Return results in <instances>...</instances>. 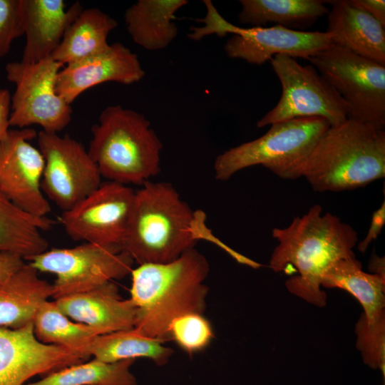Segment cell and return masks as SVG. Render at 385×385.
<instances>
[{"mask_svg":"<svg viewBox=\"0 0 385 385\" xmlns=\"http://www.w3.org/2000/svg\"><path fill=\"white\" fill-rule=\"evenodd\" d=\"M34 332L42 343L53 344L74 351L85 359L93 339L99 335L86 324L72 322L55 302H44L34 319Z\"/></svg>","mask_w":385,"mask_h":385,"instance_id":"obj_27","label":"cell"},{"mask_svg":"<svg viewBox=\"0 0 385 385\" xmlns=\"http://www.w3.org/2000/svg\"><path fill=\"white\" fill-rule=\"evenodd\" d=\"M26 260L38 272L56 276L51 296L55 300L123 278L131 272L134 262L119 247L91 242L46 250Z\"/></svg>","mask_w":385,"mask_h":385,"instance_id":"obj_8","label":"cell"},{"mask_svg":"<svg viewBox=\"0 0 385 385\" xmlns=\"http://www.w3.org/2000/svg\"><path fill=\"white\" fill-rule=\"evenodd\" d=\"M321 286L350 293L362 306L368 322L385 314V277L364 272L356 257L335 262L323 274Z\"/></svg>","mask_w":385,"mask_h":385,"instance_id":"obj_23","label":"cell"},{"mask_svg":"<svg viewBox=\"0 0 385 385\" xmlns=\"http://www.w3.org/2000/svg\"><path fill=\"white\" fill-rule=\"evenodd\" d=\"M369 270L370 273L385 277L384 257L373 254L369 262Z\"/></svg>","mask_w":385,"mask_h":385,"instance_id":"obj_36","label":"cell"},{"mask_svg":"<svg viewBox=\"0 0 385 385\" xmlns=\"http://www.w3.org/2000/svg\"><path fill=\"white\" fill-rule=\"evenodd\" d=\"M385 224V202L376 210L371 216V224L365 237L357 243V249L364 252L370 244L375 240L381 233Z\"/></svg>","mask_w":385,"mask_h":385,"instance_id":"obj_32","label":"cell"},{"mask_svg":"<svg viewBox=\"0 0 385 385\" xmlns=\"http://www.w3.org/2000/svg\"><path fill=\"white\" fill-rule=\"evenodd\" d=\"M11 95L6 88H0V144L6 138L10 130Z\"/></svg>","mask_w":385,"mask_h":385,"instance_id":"obj_34","label":"cell"},{"mask_svg":"<svg viewBox=\"0 0 385 385\" xmlns=\"http://www.w3.org/2000/svg\"><path fill=\"white\" fill-rule=\"evenodd\" d=\"M163 343L160 339L142 335L133 328L98 335L88 346L86 354L108 363L144 357L158 366H163L173 354V350Z\"/></svg>","mask_w":385,"mask_h":385,"instance_id":"obj_26","label":"cell"},{"mask_svg":"<svg viewBox=\"0 0 385 385\" xmlns=\"http://www.w3.org/2000/svg\"><path fill=\"white\" fill-rule=\"evenodd\" d=\"M168 335L189 354L203 350L214 337L210 322L199 313H188L174 319L168 327Z\"/></svg>","mask_w":385,"mask_h":385,"instance_id":"obj_29","label":"cell"},{"mask_svg":"<svg viewBox=\"0 0 385 385\" xmlns=\"http://www.w3.org/2000/svg\"><path fill=\"white\" fill-rule=\"evenodd\" d=\"M85 360L74 351L40 342L34 323L19 329L0 327V385H25L36 375H48Z\"/></svg>","mask_w":385,"mask_h":385,"instance_id":"obj_15","label":"cell"},{"mask_svg":"<svg viewBox=\"0 0 385 385\" xmlns=\"http://www.w3.org/2000/svg\"><path fill=\"white\" fill-rule=\"evenodd\" d=\"M327 2L332 9L326 31L333 43L385 66V26L350 0Z\"/></svg>","mask_w":385,"mask_h":385,"instance_id":"obj_19","label":"cell"},{"mask_svg":"<svg viewBox=\"0 0 385 385\" xmlns=\"http://www.w3.org/2000/svg\"><path fill=\"white\" fill-rule=\"evenodd\" d=\"M24 259L21 255L11 252L0 255V284L24 265Z\"/></svg>","mask_w":385,"mask_h":385,"instance_id":"obj_33","label":"cell"},{"mask_svg":"<svg viewBox=\"0 0 385 385\" xmlns=\"http://www.w3.org/2000/svg\"><path fill=\"white\" fill-rule=\"evenodd\" d=\"M145 70L136 53L120 42L105 51L64 66L56 81L57 93L71 104L82 93L106 82L130 85L140 81Z\"/></svg>","mask_w":385,"mask_h":385,"instance_id":"obj_16","label":"cell"},{"mask_svg":"<svg viewBox=\"0 0 385 385\" xmlns=\"http://www.w3.org/2000/svg\"><path fill=\"white\" fill-rule=\"evenodd\" d=\"M205 217L202 210L193 211L183 201L170 183L147 180L135 192L122 250L140 265L167 263L204 239L235 257L236 251L212 235Z\"/></svg>","mask_w":385,"mask_h":385,"instance_id":"obj_2","label":"cell"},{"mask_svg":"<svg viewBox=\"0 0 385 385\" xmlns=\"http://www.w3.org/2000/svg\"><path fill=\"white\" fill-rule=\"evenodd\" d=\"M135 359L105 362L97 359L53 371L25 385H136L130 368Z\"/></svg>","mask_w":385,"mask_h":385,"instance_id":"obj_28","label":"cell"},{"mask_svg":"<svg viewBox=\"0 0 385 385\" xmlns=\"http://www.w3.org/2000/svg\"><path fill=\"white\" fill-rule=\"evenodd\" d=\"M117 26L115 19L101 10L83 9L51 57L64 66L102 52L109 47L108 36Z\"/></svg>","mask_w":385,"mask_h":385,"instance_id":"obj_22","label":"cell"},{"mask_svg":"<svg viewBox=\"0 0 385 385\" xmlns=\"http://www.w3.org/2000/svg\"><path fill=\"white\" fill-rule=\"evenodd\" d=\"M239 22L250 27L274 24L301 31L327 15L329 8L320 0H240Z\"/></svg>","mask_w":385,"mask_h":385,"instance_id":"obj_24","label":"cell"},{"mask_svg":"<svg viewBox=\"0 0 385 385\" xmlns=\"http://www.w3.org/2000/svg\"><path fill=\"white\" fill-rule=\"evenodd\" d=\"M232 34L225 43L227 56L251 64L261 65L274 56L284 55L306 60L330 46L332 34L327 31H304L282 26L230 28Z\"/></svg>","mask_w":385,"mask_h":385,"instance_id":"obj_14","label":"cell"},{"mask_svg":"<svg viewBox=\"0 0 385 385\" xmlns=\"http://www.w3.org/2000/svg\"><path fill=\"white\" fill-rule=\"evenodd\" d=\"M26 43L21 61L34 63L50 58L65 32L83 9L76 1L66 9L63 0H21Z\"/></svg>","mask_w":385,"mask_h":385,"instance_id":"obj_18","label":"cell"},{"mask_svg":"<svg viewBox=\"0 0 385 385\" xmlns=\"http://www.w3.org/2000/svg\"><path fill=\"white\" fill-rule=\"evenodd\" d=\"M24 265L0 284V327L19 329L34 323L39 307L52 296L53 285Z\"/></svg>","mask_w":385,"mask_h":385,"instance_id":"obj_20","label":"cell"},{"mask_svg":"<svg viewBox=\"0 0 385 385\" xmlns=\"http://www.w3.org/2000/svg\"><path fill=\"white\" fill-rule=\"evenodd\" d=\"M384 176L385 130L350 118L324 133L303 173L319 192L356 189Z\"/></svg>","mask_w":385,"mask_h":385,"instance_id":"obj_4","label":"cell"},{"mask_svg":"<svg viewBox=\"0 0 385 385\" xmlns=\"http://www.w3.org/2000/svg\"><path fill=\"white\" fill-rule=\"evenodd\" d=\"M282 86L277 105L257 122V128L298 118L319 117L330 125L349 118L347 103L311 64L284 55L270 61Z\"/></svg>","mask_w":385,"mask_h":385,"instance_id":"obj_9","label":"cell"},{"mask_svg":"<svg viewBox=\"0 0 385 385\" xmlns=\"http://www.w3.org/2000/svg\"><path fill=\"white\" fill-rule=\"evenodd\" d=\"M187 0H138L124 14L128 32L135 43L148 51L167 48L177 37L176 12Z\"/></svg>","mask_w":385,"mask_h":385,"instance_id":"obj_21","label":"cell"},{"mask_svg":"<svg viewBox=\"0 0 385 385\" xmlns=\"http://www.w3.org/2000/svg\"><path fill=\"white\" fill-rule=\"evenodd\" d=\"M329 126L319 117L274 123L261 137L219 155L214 163L215 178L225 181L238 171L257 165L283 179L303 177L308 157Z\"/></svg>","mask_w":385,"mask_h":385,"instance_id":"obj_6","label":"cell"},{"mask_svg":"<svg viewBox=\"0 0 385 385\" xmlns=\"http://www.w3.org/2000/svg\"><path fill=\"white\" fill-rule=\"evenodd\" d=\"M307 61L347 103L349 118L384 130V65L334 43Z\"/></svg>","mask_w":385,"mask_h":385,"instance_id":"obj_7","label":"cell"},{"mask_svg":"<svg viewBox=\"0 0 385 385\" xmlns=\"http://www.w3.org/2000/svg\"><path fill=\"white\" fill-rule=\"evenodd\" d=\"M53 220L31 215L15 206L0 190V255L11 252L28 257L47 250L41 231L51 229Z\"/></svg>","mask_w":385,"mask_h":385,"instance_id":"obj_25","label":"cell"},{"mask_svg":"<svg viewBox=\"0 0 385 385\" xmlns=\"http://www.w3.org/2000/svg\"><path fill=\"white\" fill-rule=\"evenodd\" d=\"M36 137L32 128L9 130L0 144V190L22 211L44 217L51 207L41 190L44 159L30 143Z\"/></svg>","mask_w":385,"mask_h":385,"instance_id":"obj_13","label":"cell"},{"mask_svg":"<svg viewBox=\"0 0 385 385\" xmlns=\"http://www.w3.org/2000/svg\"><path fill=\"white\" fill-rule=\"evenodd\" d=\"M350 1L385 26L384 0H350Z\"/></svg>","mask_w":385,"mask_h":385,"instance_id":"obj_35","label":"cell"},{"mask_svg":"<svg viewBox=\"0 0 385 385\" xmlns=\"http://www.w3.org/2000/svg\"><path fill=\"white\" fill-rule=\"evenodd\" d=\"M356 346L364 363L373 369H379L385 376V314L375 322H368L362 313L355 328Z\"/></svg>","mask_w":385,"mask_h":385,"instance_id":"obj_30","label":"cell"},{"mask_svg":"<svg viewBox=\"0 0 385 385\" xmlns=\"http://www.w3.org/2000/svg\"><path fill=\"white\" fill-rule=\"evenodd\" d=\"M135 192L124 184L108 181L64 211L61 224L76 241L122 249L133 210Z\"/></svg>","mask_w":385,"mask_h":385,"instance_id":"obj_12","label":"cell"},{"mask_svg":"<svg viewBox=\"0 0 385 385\" xmlns=\"http://www.w3.org/2000/svg\"><path fill=\"white\" fill-rule=\"evenodd\" d=\"M24 34L21 0H0V59Z\"/></svg>","mask_w":385,"mask_h":385,"instance_id":"obj_31","label":"cell"},{"mask_svg":"<svg viewBox=\"0 0 385 385\" xmlns=\"http://www.w3.org/2000/svg\"><path fill=\"white\" fill-rule=\"evenodd\" d=\"M38 149L44 159L41 190L63 212L72 208L101 184V175L79 142L41 130Z\"/></svg>","mask_w":385,"mask_h":385,"instance_id":"obj_11","label":"cell"},{"mask_svg":"<svg viewBox=\"0 0 385 385\" xmlns=\"http://www.w3.org/2000/svg\"><path fill=\"white\" fill-rule=\"evenodd\" d=\"M91 133L88 152L101 177L143 185L160 173L163 144L143 114L120 105L107 106Z\"/></svg>","mask_w":385,"mask_h":385,"instance_id":"obj_5","label":"cell"},{"mask_svg":"<svg viewBox=\"0 0 385 385\" xmlns=\"http://www.w3.org/2000/svg\"><path fill=\"white\" fill-rule=\"evenodd\" d=\"M210 271L205 257L192 248L167 263H147L133 269L130 298L137 308L134 329L148 337L169 340L168 329L176 317L203 314Z\"/></svg>","mask_w":385,"mask_h":385,"instance_id":"obj_3","label":"cell"},{"mask_svg":"<svg viewBox=\"0 0 385 385\" xmlns=\"http://www.w3.org/2000/svg\"><path fill=\"white\" fill-rule=\"evenodd\" d=\"M54 302L68 318L89 326L99 335L132 329L135 325L136 307L130 299H122L112 281Z\"/></svg>","mask_w":385,"mask_h":385,"instance_id":"obj_17","label":"cell"},{"mask_svg":"<svg viewBox=\"0 0 385 385\" xmlns=\"http://www.w3.org/2000/svg\"><path fill=\"white\" fill-rule=\"evenodd\" d=\"M63 66L51 57L34 63L14 61L6 65L8 81L15 85L11 98L10 127L38 125L42 130L57 133L72 118L71 104L56 91V81Z\"/></svg>","mask_w":385,"mask_h":385,"instance_id":"obj_10","label":"cell"},{"mask_svg":"<svg viewBox=\"0 0 385 385\" xmlns=\"http://www.w3.org/2000/svg\"><path fill=\"white\" fill-rule=\"evenodd\" d=\"M272 235L278 245L272 253L270 267L275 272L294 267L297 274L285 282L289 292L318 307L326 306L322 277L335 262L355 257L356 232L339 217L323 214L322 206L316 204L287 227L274 228Z\"/></svg>","mask_w":385,"mask_h":385,"instance_id":"obj_1","label":"cell"}]
</instances>
